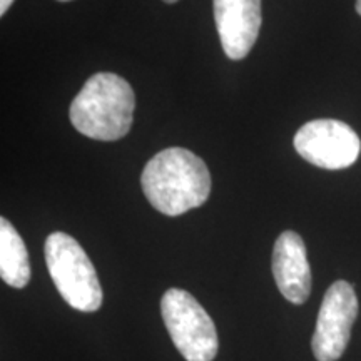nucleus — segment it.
<instances>
[{
    "label": "nucleus",
    "instance_id": "f257e3e1",
    "mask_svg": "<svg viewBox=\"0 0 361 361\" xmlns=\"http://www.w3.org/2000/svg\"><path fill=\"white\" fill-rule=\"evenodd\" d=\"M141 186L154 209L179 216L207 201L211 174L200 156L184 147H169L147 162Z\"/></svg>",
    "mask_w": 361,
    "mask_h": 361
},
{
    "label": "nucleus",
    "instance_id": "9b49d317",
    "mask_svg": "<svg viewBox=\"0 0 361 361\" xmlns=\"http://www.w3.org/2000/svg\"><path fill=\"white\" fill-rule=\"evenodd\" d=\"M356 12L361 16V0H356Z\"/></svg>",
    "mask_w": 361,
    "mask_h": 361
},
{
    "label": "nucleus",
    "instance_id": "7ed1b4c3",
    "mask_svg": "<svg viewBox=\"0 0 361 361\" xmlns=\"http://www.w3.org/2000/svg\"><path fill=\"white\" fill-rule=\"evenodd\" d=\"M45 263L57 291L74 310L92 313L102 306V288L87 252L66 233L45 239Z\"/></svg>",
    "mask_w": 361,
    "mask_h": 361
},
{
    "label": "nucleus",
    "instance_id": "ddd939ff",
    "mask_svg": "<svg viewBox=\"0 0 361 361\" xmlns=\"http://www.w3.org/2000/svg\"><path fill=\"white\" fill-rule=\"evenodd\" d=\"M61 2H69V0H61Z\"/></svg>",
    "mask_w": 361,
    "mask_h": 361
},
{
    "label": "nucleus",
    "instance_id": "423d86ee",
    "mask_svg": "<svg viewBox=\"0 0 361 361\" xmlns=\"http://www.w3.org/2000/svg\"><path fill=\"white\" fill-rule=\"evenodd\" d=\"M358 316V298L350 283L336 281L324 293L311 340L318 361H336L345 353L351 338V328Z\"/></svg>",
    "mask_w": 361,
    "mask_h": 361
},
{
    "label": "nucleus",
    "instance_id": "f8f14e48",
    "mask_svg": "<svg viewBox=\"0 0 361 361\" xmlns=\"http://www.w3.org/2000/svg\"><path fill=\"white\" fill-rule=\"evenodd\" d=\"M166 4H174V2H178V0H164Z\"/></svg>",
    "mask_w": 361,
    "mask_h": 361
},
{
    "label": "nucleus",
    "instance_id": "0eeeda50",
    "mask_svg": "<svg viewBox=\"0 0 361 361\" xmlns=\"http://www.w3.org/2000/svg\"><path fill=\"white\" fill-rule=\"evenodd\" d=\"M213 8L224 54L233 61H241L258 39L261 0H213Z\"/></svg>",
    "mask_w": 361,
    "mask_h": 361
},
{
    "label": "nucleus",
    "instance_id": "20e7f679",
    "mask_svg": "<svg viewBox=\"0 0 361 361\" xmlns=\"http://www.w3.org/2000/svg\"><path fill=\"white\" fill-rule=\"evenodd\" d=\"M161 313L174 346L186 361H213L218 355V331L191 293L171 288L161 300Z\"/></svg>",
    "mask_w": 361,
    "mask_h": 361
},
{
    "label": "nucleus",
    "instance_id": "6e6552de",
    "mask_svg": "<svg viewBox=\"0 0 361 361\" xmlns=\"http://www.w3.org/2000/svg\"><path fill=\"white\" fill-rule=\"evenodd\" d=\"M273 274L278 290L293 305H303L311 293V268L306 246L295 231H284L273 250Z\"/></svg>",
    "mask_w": 361,
    "mask_h": 361
},
{
    "label": "nucleus",
    "instance_id": "39448f33",
    "mask_svg": "<svg viewBox=\"0 0 361 361\" xmlns=\"http://www.w3.org/2000/svg\"><path fill=\"white\" fill-rule=\"evenodd\" d=\"M295 149L305 161L323 169H345L355 164L361 151L358 134L336 119L306 123L295 135Z\"/></svg>",
    "mask_w": 361,
    "mask_h": 361
},
{
    "label": "nucleus",
    "instance_id": "1a4fd4ad",
    "mask_svg": "<svg viewBox=\"0 0 361 361\" xmlns=\"http://www.w3.org/2000/svg\"><path fill=\"white\" fill-rule=\"evenodd\" d=\"M0 276L12 288L30 281V263L24 239L6 218L0 219Z\"/></svg>",
    "mask_w": 361,
    "mask_h": 361
},
{
    "label": "nucleus",
    "instance_id": "9d476101",
    "mask_svg": "<svg viewBox=\"0 0 361 361\" xmlns=\"http://www.w3.org/2000/svg\"><path fill=\"white\" fill-rule=\"evenodd\" d=\"M13 0H0V16H6V12L11 8Z\"/></svg>",
    "mask_w": 361,
    "mask_h": 361
},
{
    "label": "nucleus",
    "instance_id": "f03ea898",
    "mask_svg": "<svg viewBox=\"0 0 361 361\" xmlns=\"http://www.w3.org/2000/svg\"><path fill=\"white\" fill-rule=\"evenodd\" d=\"M135 96L128 80L112 72L94 74L71 104V123L96 141H117L130 130Z\"/></svg>",
    "mask_w": 361,
    "mask_h": 361
}]
</instances>
